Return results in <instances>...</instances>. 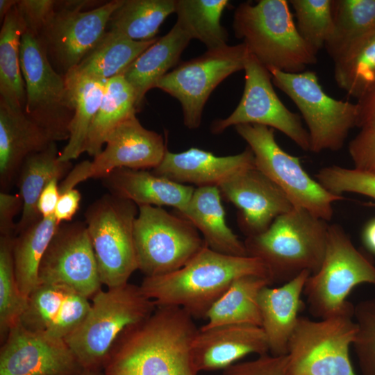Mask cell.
I'll return each mask as SVG.
<instances>
[{
    "label": "cell",
    "instance_id": "42",
    "mask_svg": "<svg viewBox=\"0 0 375 375\" xmlns=\"http://www.w3.org/2000/svg\"><path fill=\"white\" fill-rule=\"evenodd\" d=\"M357 333L353 347L362 375H375V299L354 306Z\"/></svg>",
    "mask_w": 375,
    "mask_h": 375
},
{
    "label": "cell",
    "instance_id": "31",
    "mask_svg": "<svg viewBox=\"0 0 375 375\" xmlns=\"http://www.w3.org/2000/svg\"><path fill=\"white\" fill-rule=\"evenodd\" d=\"M158 37L137 41L107 30L95 47L74 68L96 78L108 81L121 75Z\"/></svg>",
    "mask_w": 375,
    "mask_h": 375
},
{
    "label": "cell",
    "instance_id": "17",
    "mask_svg": "<svg viewBox=\"0 0 375 375\" xmlns=\"http://www.w3.org/2000/svg\"><path fill=\"white\" fill-rule=\"evenodd\" d=\"M40 283L60 284L90 299L99 290L97 262L86 224L61 223L39 268Z\"/></svg>",
    "mask_w": 375,
    "mask_h": 375
},
{
    "label": "cell",
    "instance_id": "50",
    "mask_svg": "<svg viewBox=\"0 0 375 375\" xmlns=\"http://www.w3.org/2000/svg\"><path fill=\"white\" fill-rule=\"evenodd\" d=\"M361 236L365 248L375 255V218L367 222L362 229Z\"/></svg>",
    "mask_w": 375,
    "mask_h": 375
},
{
    "label": "cell",
    "instance_id": "18",
    "mask_svg": "<svg viewBox=\"0 0 375 375\" xmlns=\"http://www.w3.org/2000/svg\"><path fill=\"white\" fill-rule=\"evenodd\" d=\"M83 368L64 340L12 326L0 351V375H74Z\"/></svg>",
    "mask_w": 375,
    "mask_h": 375
},
{
    "label": "cell",
    "instance_id": "20",
    "mask_svg": "<svg viewBox=\"0 0 375 375\" xmlns=\"http://www.w3.org/2000/svg\"><path fill=\"white\" fill-rule=\"evenodd\" d=\"M90 304L67 286L40 283L29 295L19 322L31 331L65 340L83 322Z\"/></svg>",
    "mask_w": 375,
    "mask_h": 375
},
{
    "label": "cell",
    "instance_id": "39",
    "mask_svg": "<svg viewBox=\"0 0 375 375\" xmlns=\"http://www.w3.org/2000/svg\"><path fill=\"white\" fill-rule=\"evenodd\" d=\"M14 236L0 235V334L1 342L17 324L28 306V297L20 291L14 269Z\"/></svg>",
    "mask_w": 375,
    "mask_h": 375
},
{
    "label": "cell",
    "instance_id": "5",
    "mask_svg": "<svg viewBox=\"0 0 375 375\" xmlns=\"http://www.w3.org/2000/svg\"><path fill=\"white\" fill-rule=\"evenodd\" d=\"M83 322L65 341L83 369L104 368L121 335L156 308L140 286L128 283L99 290Z\"/></svg>",
    "mask_w": 375,
    "mask_h": 375
},
{
    "label": "cell",
    "instance_id": "26",
    "mask_svg": "<svg viewBox=\"0 0 375 375\" xmlns=\"http://www.w3.org/2000/svg\"><path fill=\"white\" fill-rule=\"evenodd\" d=\"M221 197L217 186L197 187L179 213L202 233L210 249L229 256H247L244 242L226 224Z\"/></svg>",
    "mask_w": 375,
    "mask_h": 375
},
{
    "label": "cell",
    "instance_id": "10",
    "mask_svg": "<svg viewBox=\"0 0 375 375\" xmlns=\"http://www.w3.org/2000/svg\"><path fill=\"white\" fill-rule=\"evenodd\" d=\"M254 156L255 167L285 194L293 207L307 210L326 222L333 216V205L344 199L326 190L303 169L298 157L277 143L274 129L258 124L235 126Z\"/></svg>",
    "mask_w": 375,
    "mask_h": 375
},
{
    "label": "cell",
    "instance_id": "41",
    "mask_svg": "<svg viewBox=\"0 0 375 375\" xmlns=\"http://www.w3.org/2000/svg\"><path fill=\"white\" fill-rule=\"evenodd\" d=\"M316 180L331 193H356L375 200V174L356 168L331 165L320 169Z\"/></svg>",
    "mask_w": 375,
    "mask_h": 375
},
{
    "label": "cell",
    "instance_id": "24",
    "mask_svg": "<svg viewBox=\"0 0 375 375\" xmlns=\"http://www.w3.org/2000/svg\"><path fill=\"white\" fill-rule=\"evenodd\" d=\"M108 193L140 206H167L181 212L195 188L147 169L119 168L101 178Z\"/></svg>",
    "mask_w": 375,
    "mask_h": 375
},
{
    "label": "cell",
    "instance_id": "6",
    "mask_svg": "<svg viewBox=\"0 0 375 375\" xmlns=\"http://www.w3.org/2000/svg\"><path fill=\"white\" fill-rule=\"evenodd\" d=\"M354 305L318 321L299 317L287 349V375H356L349 356Z\"/></svg>",
    "mask_w": 375,
    "mask_h": 375
},
{
    "label": "cell",
    "instance_id": "49",
    "mask_svg": "<svg viewBox=\"0 0 375 375\" xmlns=\"http://www.w3.org/2000/svg\"><path fill=\"white\" fill-rule=\"evenodd\" d=\"M59 180H51L41 192L37 203L38 210L42 218L54 215L60 197Z\"/></svg>",
    "mask_w": 375,
    "mask_h": 375
},
{
    "label": "cell",
    "instance_id": "34",
    "mask_svg": "<svg viewBox=\"0 0 375 375\" xmlns=\"http://www.w3.org/2000/svg\"><path fill=\"white\" fill-rule=\"evenodd\" d=\"M60 224L54 215L42 217L13 238L12 258L15 277L20 291L27 297L40 285V265Z\"/></svg>",
    "mask_w": 375,
    "mask_h": 375
},
{
    "label": "cell",
    "instance_id": "45",
    "mask_svg": "<svg viewBox=\"0 0 375 375\" xmlns=\"http://www.w3.org/2000/svg\"><path fill=\"white\" fill-rule=\"evenodd\" d=\"M56 3L54 0H18L16 6L26 31L37 37L52 15Z\"/></svg>",
    "mask_w": 375,
    "mask_h": 375
},
{
    "label": "cell",
    "instance_id": "43",
    "mask_svg": "<svg viewBox=\"0 0 375 375\" xmlns=\"http://www.w3.org/2000/svg\"><path fill=\"white\" fill-rule=\"evenodd\" d=\"M287 355L265 353L254 360L236 362L219 375H287Z\"/></svg>",
    "mask_w": 375,
    "mask_h": 375
},
{
    "label": "cell",
    "instance_id": "38",
    "mask_svg": "<svg viewBox=\"0 0 375 375\" xmlns=\"http://www.w3.org/2000/svg\"><path fill=\"white\" fill-rule=\"evenodd\" d=\"M333 28L325 49L334 60L354 40L375 31V0H332Z\"/></svg>",
    "mask_w": 375,
    "mask_h": 375
},
{
    "label": "cell",
    "instance_id": "16",
    "mask_svg": "<svg viewBox=\"0 0 375 375\" xmlns=\"http://www.w3.org/2000/svg\"><path fill=\"white\" fill-rule=\"evenodd\" d=\"M242 98L233 112L215 120L211 132L219 134L231 126L251 124L276 129L303 151H309V135L301 117L289 110L276 94L269 70L251 53L245 60Z\"/></svg>",
    "mask_w": 375,
    "mask_h": 375
},
{
    "label": "cell",
    "instance_id": "46",
    "mask_svg": "<svg viewBox=\"0 0 375 375\" xmlns=\"http://www.w3.org/2000/svg\"><path fill=\"white\" fill-rule=\"evenodd\" d=\"M22 208L23 200L19 193L0 192V235H15L14 218Z\"/></svg>",
    "mask_w": 375,
    "mask_h": 375
},
{
    "label": "cell",
    "instance_id": "44",
    "mask_svg": "<svg viewBox=\"0 0 375 375\" xmlns=\"http://www.w3.org/2000/svg\"><path fill=\"white\" fill-rule=\"evenodd\" d=\"M348 150L354 168L375 174V128L360 129Z\"/></svg>",
    "mask_w": 375,
    "mask_h": 375
},
{
    "label": "cell",
    "instance_id": "14",
    "mask_svg": "<svg viewBox=\"0 0 375 375\" xmlns=\"http://www.w3.org/2000/svg\"><path fill=\"white\" fill-rule=\"evenodd\" d=\"M247 54L244 42L208 50L197 58L181 62L161 78L156 88L180 102L187 128H197L213 90L232 74L244 69Z\"/></svg>",
    "mask_w": 375,
    "mask_h": 375
},
{
    "label": "cell",
    "instance_id": "47",
    "mask_svg": "<svg viewBox=\"0 0 375 375\" xmlns=\"http://www.w3.org/2000/svg\"><path fill=\"white\" fill-rule=\"evenodd\" d=\"M81 200V194L76 188L60 193L54 212L57 222H70L79 208Z\"/></svg>",
    "mask_w": 375,
    "mask_h": 375
},
{
    "label": "cell",
    "instance_id": "30",
    "mask_svg": "<svg viewBox=\"0 0 375 375\" xmlns=\"http://www.w3.org/2000/svg\"><path fill=\"white\" fill-rule=\"evenodd\" d=\"M271 285L268 278L257 275L236 278L208 310L206 317L207 322L201 328L227 324L261 327L259 294L264 287Z\"/></svg>",
    "mask_w": 375,
    "mask_h": 375
},
{
    "label": "cell",
    "instance_id": "23",
    "mask_svg": "<svg viewBox=\"0 0 375 375\" xmlns=\"http://www.w3.org/2000/svg\"><path fill=\"white\" fill-rule=\"evenodd\" d=\"M53 142L24 110L0 101V187L8 192L24 160Z\"/></svg>",
    "mask_w": 375,
    "mask_h": 375
},
{
    "label": "cell",
    "instance_id": "33",
    "mask_svg": "<svg viewBox=\"0 0 375 375\" xmlns=\"http://www.w3.org/2000/svg\"><path fill=\"white\" fill-rule=\"evenodd\" d=\"M25 31L15 6L3 19L0 31V101L22 110L26 92L20 65V45Z\"/></svg>",
    "mask_w": 375,
    "mask_h": 375
},
{
    "label": "cell",
    "instance_id": "12",
    "mask_svg": "<svg viewBox=\"0 0 375 375\" xmlns=\"http://www.w3.org/2000/svg\"><path fill=\"white\" fill-rule=\"evenodd\" d=\"M138 208L134 244L138 269L145 277L179 269L205 245L198 230L182 216L174 215L159 206Z\"/></svg>",
    "mask_w": 375,
    "mask_h": 375
},
{
    "label": "cell",
    "instance_id": "21",
    "mask_svg": "<svg viewBox=\"0 0 375 375\" xmlns=\"http://www.w3.org/2000/svg\"><path fill=\"white\" fill-rule=\"evenodd\" d=\"M192 351L195 367L199 372L223 370L251 353H268L269 346L260 326L227 324L199 328Z\"/></svg>",
    "mask_w": 375,
    "mask_h": 375
},
{
    "label": "cell",
    "instance_id": "9",
    "mask_svg": "<svg viewBox=\"0 0 375 375\" xmlns=\"http://www.w3.org/2000/svg\"><path fill=\"white\" fill-rule=\"evenodd\" d=\"M134 202L110 193L92 202L85 212L102 285H124L138 269L134 222L138 215Z\"/></svg>",
    "mask_w": 375,
    "mask_h": 375
},
{
    "label": "cell",
    "instance_id": "32",
    "mask_svg": "<svg viewBox=\"0 0 375 375\" xmlns=\"http://www.w3.org/2000/svg\"><path fill=\"white\" fill-rule=\"evenodd\" d=\"M137 111L134 90L124 77L119 75L108 80L101 104L89 129L83 152L92 157L99 155L110 133Z\"/></svg>",
    "mask_w": 375,
    "mask_h": 375
},
{
    "label": "cell",
    "instance_id": "3",
    "mask_svg": "<svg viewBox=\"0 0 375 375\" xmlns=\"http://www.w3.org/2000/svg\"><path fill=\"white\" fill-rule=\"evenodd\" d=\"M286 0L240 3L234 12L237 38L267 69L299 73L317 62V53L300 36Z\"/></svg>",
    "mask_w": 375,
    "mask_h": 375
},
{
    "label": "cell",
    "instance_id": "2",
    "mask_svg": "<svg viewBox=\"0 0 375 375\" xmlns=\"http://www.w3.org/2000/svg\"><path fill=\"white\" fill-rule=\"evenodd\" d=\"M245 275L262 276L272 283L269 270L260 259L220 253L205 244L179 269L144 277L140 287L156 306L180 307L194 319H206L208 310L232 283Z\"/></svg>",
    "mask_w": 375,
    "mask_h": 375
},
{
    "label": "cell",
    "instance_id": "1",
    "mask_svg": "<svg viewBox=\"0 0 375 375\" xmlns=\"http://www.w3.org/2000/svg\"><path fill=\"white\" fill-rule=\"evenodd\" d=\"M199 330L184 309L157 306L121 335L105 375H198L192 348Z\"/></svg>",
    "mask_w": 375,
    "mask_h": 375
},
{
    "label": "cell",
    "instance_id": "28",
    "mask_svg": "<svg viewBox=\"0 0 375 375\" xmlns=\"http://www.w3.org/2000/svg\"><path fill=\"white\" fill-rule=\"evenodd\" d=\"M59 154L56 142H52L44 150L29 155L23 162L16 178L23 208L15 236L41 219L37 203L47 184L55 178L63 179L72 169L71 161H60Z\"/></svg>",
    "mask_w": 375,
    "mask_h": 375
},
{
    "label": "cell",
    "instance_id": "25",
    "mask_svg": "<svg viewBox=\"0 0 375 375\" xmlns=\"http://www.w3.org/2000/svg\"><path fill=\"white\" fill-rule=\"evenodd\" d=\"M311 274L305 271L277 288L264 287L259 294L262 325L269 352L274 356L287 354L288 344L303 307L301 294Z\"/></svg>",
    "mask_w": 375,
    "mask_h": 375
},
{
    "label": "cell",
    "instance_id": "52",
    "mask_svg": "<svg viewBox=\"0 0 375 375\" xmlns=\"http://www.w3.org/2000/svg\"><path fill=\"white\" fill-rule=\"evenodd\" d=\"M74 375H105L100 369H83Z\"/></svg>",
    "mask_w": 375,
    "mask_h": 375
},
{
    "label": "cell",
    "instance_id": "51",
    "mask_svg": "<svg viewBox=\"0 0 375 375\" xmlns=\"http://www.w3.org/2000/svg\"><path fill=\"white\" fill-rule=\"evenodd\" d=\"M18 0H0V19L2 22L7 14L15 7Z\"/></svg>",
    "mask_w": 375,
    "mask_h": 375
},
{
    "label": "cell",
    "instance_id": "35",
    "mask_svg": "<svg viewBox=\"0 0 375 375\" xmlns=\"http://www.w3.org/2000/svg\"><path fill=\"white\" fill-rule=\"evenodd\" d=\"M333 62L336 84L358 101L375 82V31L351 42Z\"/></svg>",
    "mask_w": 375,
    "mask_h": 375
},
{
    "label": "cell",
    "instance_id": "37",
    "mask_svg": "<svg viewBox=\"0 0 375 375\" xmlns=\"http://www.w3.org/2000/svg\"><path fill=\"white\" fill-rule=\"evenodd\" d=\"M228 4V0H175L176 23L208 50L224 47L228 33L221 24V17Z\"/></svg>",
    "mask_w": 375,
    "mask_h": 375
},
{
    "label": "cell",
    "instance_id": "22",
    "mask_svg": "<svg viewBox=\"0 0 375 375\" xmlns=\"http://www.w3.org/2000/svg\"><path fill=\"white\" fill-rule=\"evenodd\" d=\"M255 167L254 156L249 147L227 156L191 147L180 153L168 150L161 162L153 169L157 175L174 182L199 187L217 186L236 174Z\"/></svg>",
    "mask_w": 375,
    "mask_h": 375
},
{
    "label": "cell",
    "instance_id": "8",
    "mask_svg": "<svg viewBox=\"0 0 375 375\" xmlns=\"http://www.w3.org/2000/svg\"><path fill=\"white\" fill-rule=\"evenodd\" d=\"M268 70L273 84L299 110L309 135V151L318 153L342 149L349 131L357 125V103L338 100L326 94L315 72Z\"/></svg>",
    "mask_w": 375,
    "mask_h": 375
},
{
    "label": "cell",
    "instance_id": "4",
    "mask_svg": "<svg viewBox=\"0 0 375 375\" xmlns=\"http://www.w3.org/2000/svg\"><path fill=\"white\" fill-rule=\"evenodd\" d=\"M328 224L306 210L293 208L278 216L261 234L246 238L249 256L260 259L272 284L285 283L301 273L320 268Z\"/></svg>",
    "mask_w": 375,
    "mask_h": 375
},
{
    "label": "cell",
    "instance_id": "36",
    "mask_svg": "<svg viewBox=\"0 0 375 375\" xmlns=\"http://www.w3.org/2000/svg\"><path fill=\"white\" fill-rule=\"evenodd\" d=\"M175 12V0H123L111 15L107 30L137 41L156 38L166 18Z\"/></svg>",
    "mask_w": 375,
    "mask_h": 375
},
{
    "label": "cell",
    "instance_id": "40",
    "mask_svg": "<svg viewBox=\"0 0 375 375\" xmlns=\"http://www.w3.org/2000/svg\"><path fill=\"white\" fill-rule=\"evenodd\" d=\"M296 26L304 42L317 54L325 47L333 28L332 0H290Z\"/></svg>",
    "mask_w": 375,
    "mask_h": 375
},
{
    "label": "cell",
    "instance_id": "29",
    "mask_svg": "<svg viewBox=\"0 0 375 375\" xmlns=\"http://www.w3.org/2000/svg\"><path fill=\"white\" fill-rule=\"evenodd\" d=\"M74 115L67 143L59 160L70 162L84 151L90 126L101 104L107 81L90 76L74 68L64 75Z\"/></svg>",
    "mask_w": 375,
    "mask_h": 375
},
{
    "label": "cell",
    "instance_id": "48",
    "mask_svg": "<svg viewBox=\"0 0 375 375\" xmlns=\"http://www.w3.org/2000/svg\"><path fill=\"white\" fill-rule=\"evenodd\" d=\"M356 127L360 129L375 128V82L357 102Z\"/></svg>",
    "mask_w": 375,
    "mask_h": 375
},
{
    "label": "cell",
    "instance_id": "13",
    "mask_svg": "<svg viewBox=\"0 0 375 375\" xmlns=\"http://www.w3.org/2000/svg\"><path fill=\"white\" fill-rule=\"evenodd\" d=\"M20 65L25 85V114L51 140H68L74 110L65 77L51 65L38 38L25 31L20 45Z\"/></svg>",
    "mask_w": 375,
    "mask_h": 375
},
{
    "label": "cell",
    "instance_id": "15",
    "mask_svg": "<svg viewBox=\"0 0 375 375\" xmlns=\"http://www.w3.org/2000/svg\"><path fill=\"white\" fill-rule=\"evenodd\" d=\"M105 148L92 161L72 167L59 184L62 193L89 178H101L119 168H156L167 151L162 136L145 128L135 115L120 123L108 135Z\"/></svg>",
    "mask_w": 375,
    "mask_h": 375
},
{
    "label": "cell",
    "instance_id": "7",
    "mask_svg": "<svg viewBox=\"0 0 375 375\" xmlns=\"http://www.w3.org/2000/svg\"><path fill=\"white\" fill-rule=\"evenodd\" d=\"M362 283L375 286L374 263L353 245L340 225H328L322 265L304 287L310 313L324 319L343 311L352 304L348 295Z\"/></svg>",
    "mask_w": 375,
    "mask_h": 375
},
{
    "label": "cell",
    "instance_id": "27",
    "mask_svg": "<svg viewBox=\"0 0 375 375\" xmlns=\"http://www.w3.org/2000/svg\"><path fill=\"white\" fill-rule=\"evenodd\" d=\"M191 40L176 22L166 35L158 38L121 74L134 90L138 110L147 92L156 88L158 81L177 64Z\"/></svg>",
    "mask_w": 375,
    "mask_h": 375
},
{
    "label": "cell",
    "instance_id": "11",
    "mask_svg": "<svg viewBox=\"0 0 375 375\" xmlns=\"http://www.w3.org/2000/svg\"><path fill=\"white\" fill-rule=\"evenodd\" d=\"M123 0L57 1L37 36L53 67L65 75L76 67L107 31L110 18Z\"/></svg>",
    "mask_w": 375,
    "mask_h": 375
},
{
    "label": "cell",
    "instance_id": "19",
    "mask_svg": "<svg viewBox=\"0 0 375 375\" xmlns=\"http://www.w3.org/2000/svg\"><path fill=\"white\" fill-rule=\"evenodd\" d=\"M218 188L238 208V223L246 238L262 233L294 208L283 190L256 167L236 174Z\"/></svg>",
    "mask_w": 375,
    "mask_h": 375
}]
</instances>
